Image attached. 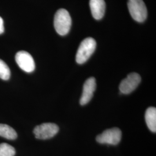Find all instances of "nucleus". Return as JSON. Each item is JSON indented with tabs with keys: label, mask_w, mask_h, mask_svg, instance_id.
Here are the masks:
<instances>
[{
	"label": "nucleus",
	"mask_w": 156,
	"mask_h": 156,
	"mask_svg": "<svg viewBox=\"0 0 156 156\" xmlns=\"http://www.w3.org/2000/svg\"><path fill=\"white\" fill-rule=\"evenodd\" d=\"M72 24L71 17L65 9H60L56 12L54 19V26L56 32L64 36L69 33Z\"/></svg>",
	"instance_id": "nucleus-1"
},
{
	"label": "nucleus",
	"mask_w": 156,
	"mask_h": 156,
	"mask_svg": "<svg viewBox=\"0 0 156 156\" xmlns=\"http://www.w3.org/2000/svg\"><path fill=\"white\" fill-rule=\"evenodd\" d=\"M96 45V41L93 38L89 37L84 39L79 45L76 55V62L82 64L87 62L94 52Z\"/></svg>",
	"instance_id": "nucleus-2"
},
{
	"label": "nucleus",
	"mask_w": 156,
	"mask_h": 156,
	"mask_svg": "<svg viewBox=\"0 0 156 156\" xmlns=\"http://www.w3.org/2000/svg\"><path fill=\"white\" fill-rule=\"evenodd\" d=\"M127 5L131 16L135 21L142 23L146 19L147 11L143 0H128Z\"/></svg>",
	"instance_id": "nucleus-3"
},
{
	"label": "nucleus",
	"mask_w": 156,
	"mask_h": 156,
	"mask_svg": "<svg viewBox=\"0 0 156 156\" xmlns=\"http://www.w3.org/2000/svg\"><path fill=\"white\" fill-rule=\"evenodd\" d=\"M122 133L118 128L108 129L102 133L97 135L96 140L101 144L117 145L122 139Z\"/></svg>",
	"instance_id": "nucleus-4"
},
{
	"label": "nucleus",
	"mask_w": 156,
	"mask_h": 156,
	"mask_svg": "<svg viewBox=\"0 0 156 156\" xmlns=\"http://www.w3.org/2000/svg\"><path fill=\"white\" fill-rule=\"evenodd\" d=\"M58 131L59 127L56 124L46 123L36 126L33 133L36 138L45 140L51 138L58 133Z\"/></svg>",
	"instance_id": "nucleus-5"
},
{
	"label": "nucleus",
	"mask_w": 156,
	"mask_h": 156,
	"mask_svg": "<svg viewBox=\"0 0 156 156\" xmlns=\"http://www.w3.org/2000/svg\"><path fill=\"white\" fill-rule=\"evenodd\" d=\"M141 81V78L137 73H129L124 79L119 86V90L121 93L128 94L131 93L136 89Z\"/></svg>",
	"instance_id": "nucleus-6"
},
{
	"label": "nucleus",
	"mask_w": 156,
	"mask_h": 156,
	"mask_svg": "<svg viewBox=\"0 0 156 156\" xmlns=\"http://www.w3.org/2000/svg\"><path fill=\"white\" fill-rule=\"evenodd\" d=\"M15 60L18 66L23 71L27 73L33 72L35 68V62L31 55L26 51H18L15 56Z\"/></svg>",
	"instance_id": "nucleus-7"
},
{
	"label": "nucleus",
	"mask_w": 156,
	"mask_h": 156,
	"mask_svg": "<svg viewBox=\"0 0 156 156\" xmlns=\"http://www.w3.org/2000/svg\"><path fill=\"white\" fill-rule=\"evenodd\" d=\"M95 89V79L93 77L87 79L84 83L83 92L80 100V104L81 105H84L89 102L93 97Z\"/></svg>",
	"instance_id": "nucleus-8"
},
{
	"label": "nucleus",
	"mask_w": 156,
	"mask_h": 156,
	"mask_svg": "<svg viewBox=\"0 0 156 156\" xmlns=\"http://www.w3.org/2000/svg\"><path fill=\"white\" fill-rule=\"evenodd\" d=\"M90 7L95 19L100 20L104 16L106 8L104 0H90Z\"/></svg>",
	"instance_id": "nucleus-9"
},
{
	"label": "nucleus",
	"mask_w": 156,
	"mask_h": 156,
	"mask_svg": "<svg viewBox=\"0 0 156 156\" xmlns=\"http://www.w3.org/2000/svg\"><path fill=\"white\" fill-rule=\"evenodd\" d=\"M145 120L149 129L153 133L156 132V109L149 107L145 113Z\"/></svg>",
	"instance_id": "nucleus-10"
},
{
	"label": "nucleus",
	"mask_w": 156,
	"mask_h": 156,
	"mask_svg": "<svg viewBox=\"0 0 156 156\" xmlns=\"http://www.w3.org/2000/svg\"><path fill=\"white\" fill-rule=\"evenodd\" d=\"M0 136L7 140H15L17 134L15 130L8 125L0 124Z\"/></svg>",
	"instance_id": "nucleus-11"
},
{
	"label": "nucleus",
	"mask_w": 156,
	"mask_h": 156,
	"mask_svg": "<svg viewBox=\"0 0 156 156\" xmlns=\"http://www.w3.org/2000/svg\"><path fill=\"white\" fill-rule=\"evenodd\" d=\"M16 151L13 147L5 143L0 144V156H14Z\"/></svg>",
	"instance_id": "nucleus-12"
},
{
	"label": "nucleus",
	"mask_w": 156,
	"mask_h": 156,
	"mask_svg": "<svg viewBox=\"0 0 156 156\" xmlns=\"http://www.w3.org/2000/svg\"><path fill=\"white\" fill-rule=\"evenodd\" d=\"M11 77V71L5 62L0 59V79L7 80Z\"/></svg>",
	"instance_id": "nucleus-13"
},
{
	"label": "nucleus",
	"mask_w": 156,
	"mask_h": 156,
	"mask_svg": "<svg viewBox=\"0 0 156 156\" xmlns=\"http://www.w3.org/2000/svg\"><path fill=\"white\" fill-rule=\"evenodd\" d=\"M4 32V21L1 17H0V34Z\"/></svg>",
	"instance_id": "nucleus-14"
}]
</instances>
